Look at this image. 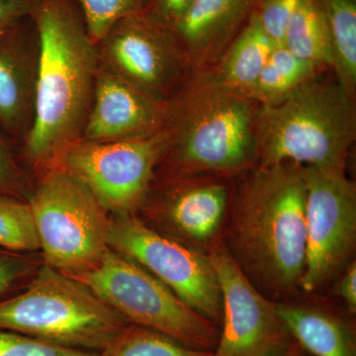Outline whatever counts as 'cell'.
Segmentation results:
<instances>
[{"label":"cell","instance_id":"cell-1","mask_svg":"<svg viewBox=\"0 0 356 356\" xmlns=\"http://www.w3.org/2000/svg\"><path fill=\"white\" fill-rule=\"evenodd\" d=\"M31 18L39 42L34 116L15 151L40 177L81 140L99 62L76 0H35Z\"/></svg>","mask_w":356,"mask_h":356},{"label":"cell","instance_id":"cell-2","mask_svg":"<svg viewBox=\"0 0 356 356\" xmlns=\"http://www.w3.org/2000/svg\"><path fill=\"white\" fill-rule=\"evenodd\" d=\"M227 248L259 291L276 298L301 289L306 264L304 166H257L236 196Z\"/></svg>","mask_w":356,"mask_h":356},{"label":"cell","instance_id":"cell-3","mask_svg":"<svg viewBox=\"0 0 356 356\" xmlns=\"http://www.w3.org/2000/svg\"><path fill=\"white\" fill-rule=\"evenodd\" d=\"M254 102L222 88L209 72H192L168 102L161 181L205 172L234 173L257 163Z\"/></svg>","mask_w":356,"mask_h":356},{"label":"cell","instance_id":"cell-4","mask_svg":"<svg viewBox=\"0 0 356 356\" xmlns=\"http://www.w3.org/2000/svg\"><path fill=\"white\" fill-rule=\"evenodd\" d=\"M355 136V95L337 81L315 76L282 102L259 105L257 166L290 163L346 170Z\"/></svg>","mask_w":356,"mask_h":356},{"label":"cell","instance_id":"cell-5","mask_svg":"<svg viewBox=\"0 0 356 356\" xmlns=\"http://www.w3.org/2000/svg\"><path fill=\"white\" fill-rule=\"evenodd\" d=\"M127 324L81 281L43 264L23 291L0 300V330L100 351Z\"/></svg>","mask_w":356,"mask_h":356},{"label":"cell","instance_id":"cell-6","mask_svg":"<svg viewBox=\"0 0 356 356\" xmlns=\"http://www.w3.org/2000/svg\"><path fill=\"white\" fill-rule=\"evenodd\" d=\"M44 264L76 277L92 270L109 250L111 214L62 168L38 177L27 199Z\"/></svg>","mask_w":356,"mask_h":356},{"label":"cell","instance_id":"cell-7","mask_svg":"<svg viewBox=\"0 0 356 356\" xmlns=\"http://www.w3.org/2000/svg\"><path fill=\"white\" fill-rule=\"evenodd\" d=\"M72 278L128 324L161 332L194 350L216 348L217 324L187 305L144 267L111 248L95 268Z\"/></svg>","mask_w":356,"mask_h":356},{"label":"cell","instance_id":"cell-8","mask_svg":"<svg viewBox=\"0 0 356 356\" xmlns=\"http://www.w3.org/2000/svg\"><path fill=\"white\" fill-rule=\"evenodd\" d=\"M109 248L144 267L204 317L215 324L222 320L221 289L207 255L161 235L135 213L111 215Z\"/></svg>","mask_w":356,"mask_h":356},{"label":"cell","instance_id":"cell-9","mask_svg":"<svg viewBox=\"0 0 356 356\" xmlns=\"http://www.w3.org/2000/svg\"><path fill=\"white\" fill-rule=\"evenodd\" d=\"M166 139L163 129L120 142L79 140L67 149L60 168L86 185L110 214L135 213L153 188Z\"/></svg>","mask_w":356,"mask_h":356},{"label":"cell","instance_id":"cell-10","mask_svg":"<svg viewBox=\"0 0 356 356\" xmlns=\"http://www.w3.org/2000/svg\"><path fill=\"white\" fill-rule=\"evenodd\" d=\"M306 264L301 290L325 286L350 259L356 243V191L346 170L304 166Z\"/></svg>","mask_w":356,"mask_h":356},{"label":"cell","instance_id":"cell-11","mask_svg":"<svg viewBox=\"0 0 356 356\" xmlns=\"http://www.w3.org/2000/svg\"><path fill=\"white\" fill-rule=\"evenodd\" d=\"M95 47L99 64L161 102L193 72L172 31L142 13L117 22Z\"/></svg>","mask_w":356,"mask_h":356},{"label":"cell","instance_id":"cell-12","mask_svg":"<svg viewBox=\"0 0 356 356\" xmlns=\"http://www.w3.org/2000/svg\"><path fill=\"white\" fill-rule=\"evenodd\" d=\"M207 255L219 280L222 331L214 356H283L296 341L270 301L236 264L226 243Z\"/></svg>","mask_w":356,"mask_h":356},{"label":"cell","instance_id":"cell-13","mask_svg":"<svg viewBox=\"0 0 356 356\" xmlns=\"http://www.w3.org/2000/svg\"><path fill=\"white\" fill-rule=\"evenodd\" d=\"M168 111V102L147 95L98 64L81 140L113 143L154 135L165 129Z\"/></svg>","mask_w":356,"mask_h":356},{"label":"cell","instance_id":"cell-14","mask_svg":"<svg viewBox=\"0 0 356 356\" xmlns=\"http://www.w3.org/2000/svg\"><path fill=\"white\" fill-rule=\"evenodd\" d=\"M38 57L31 16L0 34V129L14 147L31 128Z\"/></svg>","mask_w":356,"mask_h":356},{"label":"cell","instance_id":"cell-15","mask_svg":"<svg viewBox=\"0 0 356 356\" xmlns=\"http://www.w3.org/2000/svg\"><path fill=\"white\" fill-rule=\"evenodd\" d=\"M259 0H194L170 29L194 72L212 64L250 19Z\"/></svg>","mask_w":356,"mask_h":356},{"label":"cell","instance_id":"cell-16","mask_svg":"<svg viewBox=\"0 0 356 356\" xmlns=\"http://www.w3.org/2000/svg\"><path fill=\"white\" fill-rule=\"evenodd\" d=\"M147 201L180 234L196 242H206L221 228L229 193L224 184L192 182L185 178L165 180L154 201Z\"/></svg>","mask_w":356,"mask_h":356},{"label":"cell","instance_id":"cell-17","mask_svg":"<svg viewBox=\"0 0 356 356\" xmlns=\"http://www.w3.org/2000/svg\"><path fill=\"white\" fill-rule=\"evenodd\" d=\"M294 341L312 356H356L355 332L336 314L317 307L275 302Z\"/></svg>","mask_w":356,"mask_h":356},{"label":"cell","instance_id":"cell-18","mask_svg":"<svg viewBox=\"0 0 356 356\" xmlns=\"http://www.w3.org/2000/svg\"><path fill=\"white\" fill-rule=\"evenodd\" d=\"M274 47L254 10L215 69L208 72L222 88L248 97Z\"/></svg>","mask_w":356,"mask_h":356},{"label":"cell","instance_id":"cell-19","mask_svg":"<svg viewBox=\"0 0 356 356\" xmlns=\"http://www.w3.org/2000/svg\"><path fill=\"white\" fill-rule=\"evenodd\" d=\"M321 67L275 46L248 97L259 105L282 102L302 84L317 76Z\"/></svg>","mask_w":356,"mask_h":356},{"label":"cell","instance_id":"cell-20","mask_svg":"<svg viewBox=\"0 0 356 356\" xmlns=\"http://www.w3.org/2000/svg\"><path fill=\"white\" fill-rule=\"evenodd\" d=\"M330 40L337 81L351 95L356 88V0H318Z\"/></svg>","mask_w":356,"mask_h":356},{"label":"cell","instance_id":"cell-21","mask_svg":"<svg viewBox=\"0 0 356 356\" xmlns=\"http://www.w3.org/2000/svg\"><path fill=\"white\" fill-rule=\"evenodd\" d=\"M283 46L318 67H332L331 40L318 0H300L288 23Z\"/></svg>","mask_w":356,"mask_h":356},{"label":"cell","instance_id":"cell-22","mask_svg":"<svg viewBox=\"0 0 356 356\" xmlns=\"http://www.w3.org/2000/svg\"><path fill=\"white\" fill-rule=\"evenodd\" d=\"M100 356H214V351L194 350L161 332L126 324Z\"/></svg>","mask_w":356,"mask_h":356},{"label":"cell","instance_id":"cell-23","mask_svg":"<svg viewBox=\"0 0 356 356\" xmlns=\"http://www.w3.org/2000/svg\"><path fill=\"white\" fill-rule=\"evenodd\" d=\"M0 248L21 254L39 250L27 201L0 194Z\"/></svg>","mask_w":356,"mask_h":356},{"label":"cell","instance_id":"cell-24","mask_svg":"<svg viewBox=\"0 0 356 356\" xmlns=\"http://www.w3.org/2000/svg\"><path fill=\"white\" fill-rule=\"evenodd\" d=\"M89 38L96 44L117 22L142 13L146 0H76Z\"/></svg>","mask_w":356,"mask_h":356},{"label":"cell","instance_id":"cell-25","mask_svg":"<svg viewBox=\"0 0 356 356\" xmlns=\"http://www.w3.org/2000/svg\"><path fill=\"white\" fill-rule=\"evenodd\" d=\"M0 356H100L99 353L69 348L20 332L0 330Z\"/></svg>","mask_w":356,"mask_h":356},{"label":"cell","instance_id":"cell-26","mask_svg":"<svg viewBox=\"0 0 356 356\" xmlns=\"http://www.w3.org/2000/svg\"><path fill=\"white\" fill-rule=\"evenodd\" d=\"M32 189L29 175L21 165L15 147L0 129V194L27 201Z\"/></svg>","mask_w":356,"mask_h":356},{"label":"cell","instance_id":"cell-27","mask_svg":"<svg viewBox=\"0 0 356 356\" xmlns=\"http://www.w3.org/2000/svg\"><path fill=\"white\" fill-rule=\"evenodd\" d=\"M300 0H259L255 9L262 29L275 46L283 44L285 31Z\"/></svg>","mask_w":356,"mask_h":356},{"label":"cell","instance_id":"cell-28","mask_svg":"<svg viewBox=\"0 0 356 356\" xmlns=\"http://www.w3.org/2000/svg\"><path fill=\"white\" fill-rule=\"evenodd\" d=\"M34 264L26 254L0 248V300L11 296L32 275Z\"/></svg>","mask_w":356,"mask_h":356},{"label":"cell","instance_id":"cell-29","mask_svg":"<svg viewBox=\"0 0 356 356\" xmlns=\"http://www.w3.org/2000/svg\"><path fill=\"white\" fill-rule=\"evenodd\" d=\"M193 1L194 0H146L142 14L170 30Z\"/></svg>","mask_w":356,"mask_h":356},{"label":"cell","instance_id":"cell-30","mask_svg":"<svg viewBox=\"0 0 356 356\" xmlns=\"http://www.w3.org/2000/svg\"><path fill=\"white\" fill-rule=\"evenodd\" d=\"M35 0H0V34L31 16Z\"/></svg>","mask_w":356,"mask_h":356},{"label":"cell","instance_id":"cell-31","mask_svg":"<svg viewBox=\"0 0 356 356\" xmlns=\"http://www.w3.org/2000/svg\"><path fill=\"white\" fill-rule=\"evenodd\" d=\"M336 294L339 297L351 315L356 312V262H350L346 268V273L337 282Z\"/></svg>","mask_w":356,"mask_h":356},{"label":"cell","instance_id":"cell-32","mask_svg":"<svg viewBox=\"0 0 356 356\" xmlns=\"http://www.w3.org/2000/svg\"><path fill=\"white\" fill-rule=\"evenodd\" d=\"M283 356H312L309 355L307 351L304 350L303 348H301V346H299L298 343H295L294 346H292L291 348H290V350L288 351L286 355H284Z\"/></svg>","mask_w":356,"mask_h":356}]
</instances>
